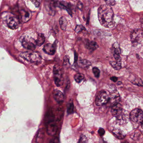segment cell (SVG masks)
Masks as SVG:
<instances>
[{"label": "cell", "mask_w": 143, "mask_h": 143, "mask_svg": "<svg viewBox=\"0 0 143 143\" xmlns=\"http://www.w3.org/2000/svg\"><path fill=\"white\" fill-rule=\"evenodd\" d=\"M98 17L100 23L103 27L110 28L114 26V14L112 8L110 5H101L98 9Z\"/></svg>", "instance_id": "obj_1"}, {"label": "cell", "mask_w": 143, "mask_h": 143, "mask_svg": "<svg viewBox=\"0 0 143 143\" xmlns=\"http://www.w3.org/2000/svg\"><path fill=\"white\" fill-rule=\"evenodd\" d=\"M21 57L28 61H30L35 65H38L40 63L42 59L39 53L37 52H23L20 54Z\"/></svg>", "instance_id": "obj_2"}, {"label": "cell", "mask_w": 143, "mask_h": 143, "mask_svg": "<svg viewBox=\"0 0 143 143\" xmlns=\"http://www.w3.org/2000/svg\"><path fill=\"white\" fill-rule=\"evenodd\" d=\"M109 95L105 91L102 90L97 94L95 100V103L97 106H102L108 103Z\"/></svg>", "instance_id": "obj_3"}, {"label": "cell", "mask_w": 143, "mask_h": 143, "mask_svg": "<svg viewBox=\"0 0 143 143\" xmlns=\"http://www.w3.org/2000/svg\"><path fill=\"white\" fill-rule=\"evenodd\" d=\"M54 78L57 86L60 87L63 85L64 82L61 69L58 65H55L53 68Z\"/></svg>", "instance_id": "obj_4"}, {"label": "cell", "mask_w": 143, "mask_h": 143, "mask_svg": "<svg viewBox=\"0 0 143 143\" xmlns=\"http://www.w3.org/2000/svg\"><path fill=\"white\" fill-rule=\"evenodd\" d=\"M130 37L133 45L136 46L142 41L143 38L142 30L139 29L134 30L131 33Z\"/></svg>", "instance_id": "obj_5"}, {"label": "cell", "mask_w": 143, "mask_h": 143, "mask_svg": "<svg viewBox=\"0 0 143 143\" xmlns=\"http://www.w3.org/2000/svg\"><path fill=\"white\" fill-rule=\"evenodd\" d=\"M130 118L133 122L141 123L143 120V111L139 108L134 109L130 112Z\"/></svg>", "instance_id": "obj_6"}, {"label": "cell", "mask_w": 143, "mask_h": 143, "mask_svg": "<svg viewBox=\"0 0 143 143\" xmlns=\"http://www.w3.org/2000/svg\"><path fill=\"white\" fill-rule=\"evenodd\" d=\"M46 123L47 134L50 136H53L56 132L57 127L51 117H47Z\"/></svg>", "instance_id": "obj_7"}, {"label": "cell", "mask_w": 143, "mask_h": 143, "mask_svg": "<svg viewBox=\"0 0 143 143\" xmlns=\"http://www.w3.org/2000/svg\"><path fill=\"white\" fill-rule=\"evenodd\" d=\"M21 43L23 47L29 50H34L35 49L36 45L35 40L27 37H24Z\"/></svg>", "instance_id": "obj_8"}, {"label": "cell", "mask_w": 143, "mask_h": 143, "mask_svg": "<svg viewBox=\"0 0 143 143\" xmlns=\"http://www.w3.org/2000/svg\"><path fill=\"white\" fill-rule=\"evenodd\" d=\"M8 26L12 29H15L19 27L20 20L17 17L11 16L7 21Z\"/></svg>", "instance_id": "obj_9"}, {"label": "cell", "mask_w": 143, "mask_h": 143, "mask_svg": "<svg viewBox=\"0 0 143 143\" xmlns=\"http://www.w3.org/2000/svg\"><path fill=\"white\" fill-rule=\"evenodd\" d=\"M121 98L117 90H114L110 93L109 95V99L108 102L113 105L114 104L119 103L120 101Z\"/></svg>", "instance_id": "obj_10"}, {"label": "cell", "mask_w": 143, "mask_h": 143, "mask_svg": "<svg viewBox=\"0 0 143 143\" xmlns=\"http://www.w3.org/2000/svg\"><path fill=\"white\" fill-rule=\"evenodd\" d=\"M123 112L122 105L119 103L113 105L111 108V113L112 116L118 117L121 116Z\"/></svg>", "instance_id": "obj_11"}, {"label": "cell", "mask_w": 143, "mask_h": 143, "mask_svg": "<svg viewBox=\"0 0 143 143\" xmlns=\"http://www.w3.org/2000/svg\"><path fill=\"white\" fill-rule=\"evenodd\" d=\"M20 19L23 23L27 22L31 18V13L28 10L22 9L20 11Z\"/></svg>", "instance_id": "obj_12"}, {"label": "cell", "mask_w": 143, "mask_h": 143, "mask_svg": "<svg viewBox=\"0 0 143 143\" xmlns=\"http://www.w3.org/2000/svg\"><path fill=\"white\" fill-rule=\"evenodd\" d=\"M56 45L51 43H47L44 46L43 51L47 54L53 55L56 53Z\"/></svg>", "instance_id": "obj_13"}, {"label": "cell", "mask_w": 143, "mask_h": 143, "mask_svg": "<svg viewBox=\"0 0 143 143\" xmlns=\"http://www.w3.org/2000/svg\"><path fill=\"white\" fill-rule=\"evenodd\" d=\"M53 96L55 100L58 103H62L64 99V95L59 90H56L53 92Z\"/></svg>", "instance_id": "obj_14"}, {"label": "cell", "mask_w": 143, "mask_h": 143, "mask_svg": "<svg viewBox=\"0 0 143 143\" xmlns=\"http://www.w3.org/2000/svg\"><path fill=\"white\" fill-rule=\"evenodd\" d=\"M57 5L62 9H66L69 14L70 16H72V5L70 3L66 2L65 1H61L60 2H58Z\"/></svg>", "instance_id": "obj_15"}, {"label": "cell", "mask_w": 143, "mask_h": 143, "mask_svg": "<svg viewBox=\"0 0 143 143\" xmlns=\"http://www.w3.org/2000/svg\"><path fill=\"white\" fill-rule=\"evenodd\" d=\"M113 56L116 60H121V56H120V47L117 43H114L113 45Z\"/></svg>", "instance_id": "obj_16"}, {"label": "cell", "mask_w": 143, "mask_h": 143, "mask_svg": "<svg viewBox=\"0 0 143 143\" xmlns=\"http://www.w3.org/2000/svg\"><path fill=\"white\" fill-rule=\"evenodd\" d=\"M86 47L89 49V50L92 51L96 50L97 49V48L98 47V45L95 41H87L86 43Z\"/></svg>", "instance_id": "obj_17"}, {"label": "cell", "mask_w": 143, "mask_h": 143, "mask_svg": "<svg viewBox=\"0 0 143 143\" xmlns=\"http://www.w3.org/2000/svg\"><path fill=\"white\" fill-rule=\"evenodd\" d=\"M59 22L60 27L61 29L63 30V31H65L67 27V22L65 17L64 16H62L61 17Z\"/></svg>", "instance_id": "obj_18"}, {"label": "cell", "mask_w": 143, "mask_h": 143, "mask_svg": "<svg viewBox=\"0 0 143 143\" xmlns=\"http://www.w3.org/2000/svg\"><path fill=\"white\" fill-rule=\"evenodd\" d=\"M45 41V37L44 35L42 34H40L38 35V38L35 40L37 45L40 46L44 43Z\"/></svg>", "instance_id": "obj_19"}, {"label": "cell", "mask_w": 143, "mask_h": 143, "mask_svg": "<svg viewBox=\"0 0 143 143\" xmlns=\"http://www.w3.org/2000/svg\"><path fill=\"white\" fill-rule=\"evenodd\" d=\"M78 65L81 68H87L91 65V63L89 61L86 59H82L78 61Z\"/></svg>", "instance_id": "obj_20"}, {"label": "cell", "mask_w": 143, "mask_h": 143, "mask_svg": "<svg viewBox=\"0 0 143 143\" xmlns=\"http://www.w3.org/2000/svg\"><path fill=\"white\" fill-rule=\"evenodd\" d=\"M110 65L116 70H119L121 68V60H116L115 61H110Z\"/></svg>", "instance_id": "obj_21"}, {"label": "cell", "mask_w": 143, "mask_h": 143, "mask_svg": "<svg viewBox=\"0 0 143 143\" xmlns=\"http://www.w3.org/2000/svg\"><path fill=\"white\" fill-rule=\"evenodd\" d=\"M112 133H113V134L114 135V136L118 139H124L125 137V136L123 135V134L119 130H113Z\"/></svg>", "instance_id": "obj_22"}, {"label": "cell", "mask_w": 143, "mask_h": 143, "mask_svg": "<svg viewBox=\"0 0 143 143\" xmlns=\"http://www.w3.org/2000/svg\"><path fill=\"white\" fill-rule=\"evenodd\" d=\"M85 76L82 73H78L74 75V79L76 82L78 83L81 82L83 80Z\"/></svg>", "instance_id": "obj_23"}, {"label": "cell", "mask_w": 143, "mask_h": 143, "mask_svg": "<svg viewBox=\"0 0 143 143\" xmlns=\"http://www.w3.org/2000/svg\"><path fill=\"white\" fill-rule=\"evenodd\" d=\"M44 136L42 130H39L38 133V135L36 138V143H42Z\"/></svg>", "instance_id": "obj_24"}, {"label": "cell", "mask_w": 143, "mask_h": 143, "mask_svg": "<svg viewBox=\"0 0 143 143\" xmlns=\"http://www.w3.org/2000/svg\"><path fill=\"white\" fill-rule=\"evenodd\" d=\"M92 71L95 77L99 78L100 75V70L99 69L96 67H94L92 69Z\"/></svg>", "instance_id": "obj_25"}, {"label": "cell", "mask_w": 143, "mask_h": 143, "mask_svg": "<svg viewBox=\"0 0 143 143\" xmlns=\"http://www.w3.org/2000/svg\"><path fill=\"white\" fill-rule=\"evenodd\" d=\"M85 30V28L83 26L81 25H79L76 26V28H75V32L77 33H79L81 31Z\"/></svg>", "instance_id": "obj_26"}, {"label": "cell", "mask_w": 143, "mask_h": 143, "mask_svg": "<svg viewBox=\"0 0 143 143\" xmlns=\"http://www.w3.org/2000/svg\"><path fill=\"white\" fill-rule=\"evenodd\" d=\"M73 109H74V104L72 102L68 104V114H71L73 113Z\"/></svg>", "instance_id": "obj_27"}, {"label": "cell", "mask_w": 143, "mask_h": 143, "mask_svg": "<svg viewBox=\"0 0 143 143\" xmlns=\"http://www.w3.org/2000/svg\"><path fill=\"white\" fill-rule=\"evenodd\" d=\"M32 2L35 5L36 7H38L40 5L42 0H31Z\"/></svg>", "instance_id": "obj_28"}, {"label": "cell", "mask_w": 143, "mask_h": 143, "mask_svg": "<svg viewBox=\"0 0 143 143\" xmlns=\"http://www.w3.org/2000/svg\"><path fill=\"white\" fill-rule=\"evenodd\" d=\"M105 1L107 5L110 6L114 5L116 3L115 0H105Z\"/></svg>", "instance_id": "obj_29"}, {"label": "cell", "mask_w": 143, "mask_h": 143, "mask_svg": "<svg viewBox=\"0 0 143 143\" xmlns=\"http://www.w3.org/2000/svg\"><path fill=\"white\" fill-rule=\"evenodd\" d=\"M98 132L100 136H103L105 134V130L103 128H99V129Z\"/></svg>", "instance_id": "obj_30"}, {"label": "cell", "mask_w": 143, "mask_h": 143, "mask_svg": "<svg viewBox=\"0 0 143 143\" xmlns=\"http://www.w3.org/2000/svg\"><path fill=\"white\" fill-rule=\"evenodd\" d=\"M86 138L85 136H84V135H83V136H82L81 137V138H80V139H79V143L85 142V141H86Z\"/></svg>", "instance_id": "obj_31"}, {"label": "cell", "mask_w": 143, "mask_h": 143, "mask_svg": "<svg viewBox=\"0 0 143 143\" xmlns=\"http://www.w3.org/2000/svg\"><path fill=\"white\" fill-rule=\"evenodd\" d=\"M77 7L80 10H82V8H83V4L81 2H79L78 3V5H77Z\"/></svg>", "instance_id": "obj_32"}, {"label": "cell", "mask_w": 143, "mask_h": 143, "mask_svg": "<svg viewBox=\"0 0 143 143\" xmlns=\"http://www.w3.org/2000/svg\"><path fill=\"white\" fill-rule=\"evenodd\" d=\"M51 1L52 2V5H54V7L57 5L58 3V0H51Z\"/></svg>", "instance_id": "obj_33"}, {"label": "cell", "mask_w": 143, "mask_h": 143, "mask_svg": "<svg viewBox=\"0 0 143 143\" xmlns=\"http://www.w3.org/2000/svg\"><path fill=\"white\" fill-rule=\"evenodd\" d=\"M49 143H58V140L57 138H55L51 140Z\"/></svg>", "instance_id": "obj_34"}, {"label": "cell", "mask_w": 143, "mask_h": 143, "mask_svg": "<svg viewBox=\"0 0 143 143\" xmlns=\"http://www.w3.org/2000/svg\"><path fill=\"white\" fill-rule=\"evenodd\" d=\"M110 79L114 82H116L117 80V77H112L110 78Z\"/></svg>", "instance_id": "obj_35"}]
</instances>
